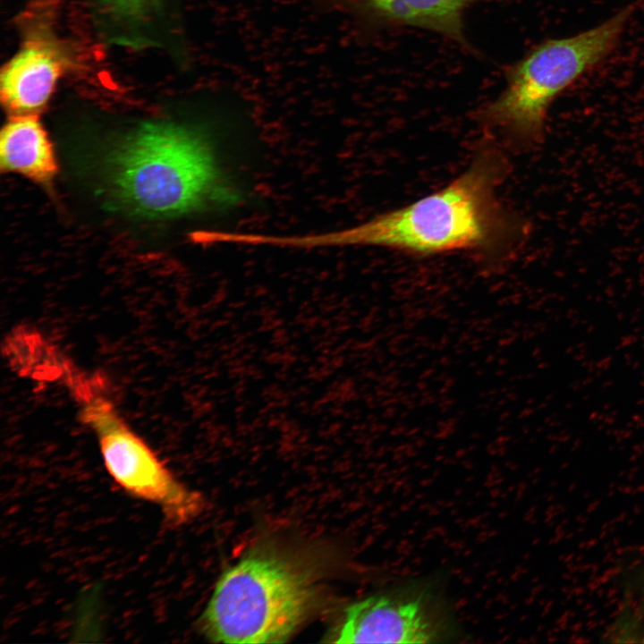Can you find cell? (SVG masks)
<instances>
[{
	"label": "cell",
	"instance_id": "obj_8",
	"mask_svg": "<svg viewBox=\"0 0 644 644\" xmlns=\"http://www.w3.org/2000/svg\"><path fill=\"white\" fill-rule=\"evenodd\" d=\"M60 72V60L50 47L28 44L2 72L3 103L15 114H34L49 99Z\"/></svg>",
	"mask_w": 644,
	"mask_h": 644
},
{
	"label": "cell",
	"instance_id": "obj_7",
	"mask_svg": "<svg viewBox=\"0 0 644 644\" xmlns=\"http://www.w3.org/2000/svg\"><path fill=\"white\" fill-rule=\"evenodd\" d=\"M364 21L426 30L473 50L464 15L480 0H326Z\"/></svg>",
	"mask_w": 644,
	"mask_h": 644
},
{
	"label": "cell",
	"instance_id": "obj_6",
	"mask_svg": "<svg viewBox=\"0 0 644 644\" xmlns=\"http://www.w3.org/2000/svg\"><path fill=\"white\" fill-rule=\"evenodd\" d=\"M436 628L420 598L377 595L347 607L336 643H428Z\"/></svg>",
	"mask_w": 644,
	"mask_h": 644
},
{
	"label": "cell",
	"instance_id": "obj_10",
	"mask_svg": "<svg viewBox=\"0 0 644 644\" xmlns=\"http://www.w3.org/2000/svg\"><path fill=\"white\" fill-rule=\"evenodd\" d=\"M117 4H135L136 2H139L140 0H114Z\"/></svg>",
	"mask_w": 644,
	"mask_h": 644
},
{
	"label": "cell",
	"instance_id": "obj_2",
	"mask_svg": "<svg viewBox=\"0 0 644 644\" xmlns=\"http://www.w3.org/2000/svg\"><path fill=\"white\" fill-rule=\"evenodd\" d=\"M103 168L110 195L142 217L223 209L241 199L208 134L193 126L143 123L107 150Z\"/></svg>",
	"mask_w": 644,
	"mask_h": 644
},
{
	"label": "cell",
	"instance_id": "obj_4",
	"mask_svg": "<svg viewBox=\"0 0 644 644\" xmlns=\"http://www.w3.org/2000/svg\"><path fill=\"white\" fill-rule=\"evenodd\" d=\"M312 602L307 576L270 555H250L221 575L200 617L214 642H285L306 618Z\"/></svg>",
	"mask_w": 644,
	"mask_h": 644
},
{
	"label": "cell",
	"instance_id": "obj_5",
	"mask_svg": "<svg viewBox=\"0 0 644 644\" xmlns=\"http://www.w3.org/2000/svg\"><path fill=\"white\" fill-rule=\"evenodd\" d=\"M72 389L84 421L95 432L105 467L128 494L157 505L173 526L204 510L203 496L182 484L150 446L123 420L92 378L72 375Z\"/></svg>",
	"mask_w": 644,
	"mask_h": 644
},
{
	"label": "cell",
	"instance_id": "obj_1",
	"mask_svg": "<svg viewBox=\"0 0 644 644\" xmlns=\"http://www.w3.org/2000/svg\"><path fill=\"white\" fill-rule=\"evenodd\" d=\"M507 172L503 153L485 147L460 176L411 204L349 228L275 235L273 243L288 249L377 246L420 257L462 250L498 261L528 232L526 222L497 198Z\"/></svg>",
	"mask_w": 644,
	"mask_h": 644
},
{
	"label": "cell",
	"instance_id": "obj_9",
	"mask_svg": "<svg viewBox=\"0 0 644 644\" xmlns=\"http://www.w3.org/2000/svg\"><path fill=\"white\" fill-rule=\"evenodd\" d=\"M3 170L45 182L54 177L57 164L52 145L34 114H16L9 119L0 137Z\"/></svg>",
	"mask_w": 644,
	"mask_h": 644
},
{
	"label": "cell",
	"instance_id": "obj_3",
	"mask_svg": "<svg viewBox=\"0 0 644 644\" xmlns=\"http://www.w3.org/2000/svg\"><path fill=\"white\" fill-rule=\"evenodd\" d=\"M633 12L628 5L594 28L537 45L508 67L504 89L480 108L479 121L520 147L538 143L552 102L613 52Z\"/></svg>",
	"mask_w": 644,
	"mask_h": 644
}]
</instances>
